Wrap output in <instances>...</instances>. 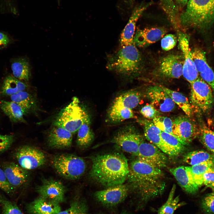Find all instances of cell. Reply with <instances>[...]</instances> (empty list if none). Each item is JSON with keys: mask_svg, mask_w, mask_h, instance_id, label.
Masks as SVG:
<instances>
[{"mask_svg": "<svg viewBox=\"0 0 214 214\" xmlns=\"http://www.w3.org/2000/svg\"><path fill=\"white\" fill-rule=\"evenodd\" d=\"M176 188V185L174 184L166 201L160 208L158 214H173L177 209L185 204L184 202H180L178 196L174 197Z\"/></svg>", "mask_w": 214, "mask_h": 214, "instance_id": "836d02e7", "label": "cell"}, {"mask_svg": "<svg viewBox=\"0 0 214 214\" xmlns=\"http://www.w3.org/2000/svg\"><path fill=\"white\" fill-rule=\"evenodd\" d=\"M188 0H180V4L182 6H184L187 3Z\"/></svg>", "mask_w": 214, "mask_h": 214, "instance_id": "f907efd6", "label": "cell"}, {"mask_svg": "<svg viewBox=\"0 0 214 214\" xmlns=\"http://www.w3.org/2000/svg\"><path fill=\"white\" fill-rule=\"evenodd\" d=\"M178 22L185 28L202 31L209 29L214 23V0H189Z\"/></svg>", "mask_w": 214, "mask_h": 214, "instance_id": "3957f363", "label": "cell"}, {"mask_svg": "<svg viewBox=\"0 0 214 214\" xmlns=\"http://www.w3.org/2000/svg\"><path fill=\"white\" fill-rule=\"evenodd\" d=\"M183 160L191 166L206 162L214 163V155L204 150H197L186 153L184 156Z\"/></svg>", "mask_w": 214, "mask_h": 214, "instance_id": "4dcf8cb0", "label": "cell"}, {"mask_svg": "<svg viewBox=\"0 0 214 214\" xmlns=\"http://www.w3.org/2000/svg\"><path fill=\"white\" fill-rule=\"evenodd\" d=\"M203 185L214 192V165L209 168L204 174Z\"/></svg>", "mask_w": 214, "mask_h": 214, "instance_id": "7dc6e473", "label": "cell"}, {"mask_svg": "<svg viewBox=\"0 0 214 214\" xmlns=\"http://www.w3.org/2000/svg\"><path fill=\"white\" fill-rule=\"evenodd\" d=\"M143 138L133 126H125L114 134L110 142L115 144L123 151L137 157L139 147Z\"/></svg>", "mask_w": 214, "mask_h": 214, "instance_id": "ba28073f", "label": "cell"}, {"mask_svg": "<svg viewBox=\"0 0 214 214\" xmlns=\"http://www.w3.org/2000/svg\"><path fill=\"white\" fill-rule=\"evenodd\" d=\"M139 122L143 126L146 138L165 153L169 155V151L160 136L161 130L153 122L147 119L140 120Z\"/></svg>", "mask_w": 214, "mask_h": 214, "instance_id": "603a6c76", "label": "cell"}, {"mask_svg": "<svg viewBox=\"0 0 214 214\" xmlns=\"http://www.w3.org/2000/svg\"><path fill=\"white\" fill-rule=\"evenodd\" d=\"M152 122L161 131L174 136L172 132L173 121L169 118L159 116L153 119Z\"/></svg>", "mask_w": 214, "mask_h": 214, "instance_id": "60d3db41", "label": "cell"}, {"mask_svg": "<svg viewBox=\"0 0 214 214\" xmlns=\"http://www.w3.org/2000/svg\"><path fill=\"white\" fill-rule=\"evenodd\" d=\"M110 57L107 68L125 77H130L140 70L141 59L140 52L133 43L122 46Z\"/></svg>", "mask_w": 214, "mask_h": 214, "instance_id": "277c9868", "label": "cell"}, {"mask_svg": "<svg viewBox=\"0 0 214 214\" xmlns=\"http://www.w3.org/2000/svg\"><path fill=\"white\" fill-rule=\"evenodd\" d=\"M214 165L212 162H206L188 166L193 179L199 188L203 185V177L207 170Z\"/></svg>", "mask_w": 214, "mask_h": 214, "instance_id": "e575fe53", "label": "cell"}, {"mask_svg": "<svg viewBox=\"0 0 214 214\" xmlns=\"http://www.w3.org/2000/svg\"><path fill=\"white\" fill-rule=\"evenodd\" d=\"M177 40V38L175 34H169L166 35L161 40L162 48L166 51L172 49L176 45Z\"/></svg>", "mask_w": 214, "mask_h": 214, "instance_id": "7bdbcfd3", "label": "cell"}, {"mask_svg": "<svg viewBox=\"0 0 214 214\" xmlns=\"http://www.w3.org/2000/svg\"><path fill=\"white\" fill-rule=\"evenodd\" d=\"M187 116H180L173 121L172 132L185 145L199 136L200 128Z\"/></svg>", "mask_w": 214, "mask_h": 214, "instance_id": "30bf717a", "label": "cell"}, {"mask_svg": "<svg viewBox=\"0 0 214 214\" xmlns=\"http://www.w3.org/2000/svg\"><path fill=\"white\" fill-rule=\"evenodd\" d=\"M199 136L201 143L214 155V132L203 125L200 128Z\"/></svg>", "mask_w": 214, "mask_h": 214, "instance_id": "d590c367", "label": "cell"}, {"mask_svg": "<svg viewBox=\"0 0 214 214\" xmlns=\"http://www.w3.org/2000/svg\"><path fill=\"white\" fill-rule=\"evenodd\" d=\"M14 140L15 136L13 135L0 134V154L9 149Z\"/></svg>", "mask_w": 214, "mask_h": 214, "instance_id": "f6af8a7d", "label": "cell"}, {"mask_svg": "<svg viewBox=\"0 0 214 214\" xmlns=\"http://www.w3.org/2000/svg\"><path fill=\"white\" fill-rule=\"evenodd\" d=\"M27 85L13 76L8 75L4 81L1 88L2 94L5 96L11 95L24 91Z\"/></svg>", "mask_w": 214, "mask_h": 214, "instance_id": "f1b7e54d", "label": "cell"}, {"mask_svg": "<svg viewBox=\"0 0 214 214\" xmlns=\"http://www.w3.org/2000/svg\"><path fill=\"white\" fill-rule=\"evenodd\" d=\"M129 189L128 186L123 183L97 191L94 196L102 204L107 207H113L120 204L125 199Z\"/></svg>", "mask_w": 214, "mask_h": 214, "instance_id": "7c38bea8", "label": "cell"}, {"mask_svg": "<svg viewBox=\"0 0 214 214\" xmlns=\"http://www.w3.org/2000/svg\"><path fill=\"white\" fill-rule=\"evenodd\" d=\"M89 115L86 112L81 125L78 131L76 143L81 148L89 147L94 139V134L90 127Z\"/></svg>", "mask_w": 214, "mask_h": 214, "instance_id": "cb8c5ba5", "label": "cell"}, {"mask_svg": "<svg viewBox=\"0 0 214 214\" xmlns=\"http://www.w3.org/2000/svg\"><path fill=\"white\" fill-rule=\"evenodd\" d=\"M9 42L8 36L5 34L0 32V49L5 48Z\"/></svg>", "mask_w": 214, "mask_h": 214, "instance_id": "681fc988", "label": "cell"}, {"mask_svg": "<svg viewBox=\"0 0 214 214\" xmlns=\"http://www.w3.org/2000/svg\"><path fill=\"white\" fill-rule=\"evenodd\" d=\"M152 4L150 2L141 4L134 9L121 34L120 43L122 46L133 43L136 23L142 13Z\"/></svg>", "mask_w": 214, "mask_h": 214, "instance_id": "d6986e66", "label": "cell"}, {"mask_svg": "<svg viewBox=\"0 0 214 214\" xmlns=\"http://www.w3.org/2000/svg\"><path fill=\"white\" fill-rule=\"evenodd\" d=\"M0 189L10 196L14 195L17 191L9 182L1 167H0Z\"/></svg>", "mask_w": 214, "mask_h": 214, "instance_id": "b9f144b4", "label": "cell"}, {"mask_svg": "<svg viewBox=\"0 0 214 214\" xmlns=\"http://www.w3.org/2000/svg\"><path fill=\"white\" fill-rule=\"evenodd\" d=\"M191 85V100L192 104L203 113L209 111L214 104L210 86L200 77H198Z\"/></svg>", "mask_w": 214, "mask_h": 214, "instance_id": "52a82bcc", "label": "cell"}, {"mask_svg": "<svg viewBox=\"0 0 214 214\" xmlns=\"http://www.w3.org/2000/svg\"><path fill=\"white\" fill-rule=\"evenodd\" d=\"M129 166L127 179L131 188L146 202L160 194L164 189V174L160 169L138 158Z\"/></svg>", "mask_w": 214, "mask_h": 214, "instance_id": "6da1fadb", "label": "cell"}, {"mask_svg": "<svg viewBox=\"0 0 214 214\" xmlns=\"http://www.w3.org/2000/svg\"><path fill=\"white\" fill-rule=\"evenodd\" d=\"M120 214H128L126 211H123Z\"/></svg>", "mask_w": 214, "mask_h": 214, "instance_id": "816d5d0a", "label": "cell"}, {"mask_svg": "<svg viewBox=\"0 0 214 214\" xmlns=\"http://www.w3.org/2000/svg\"><path fill=\"white\" fill-rule=\"evenodd\" d=\"M169 171L182 188L186 193L193 194L198 191L199 187L195 182L188 166H179L171 168Z\"/></svg>", "mask_w": 214, "mask_h": 214, "instance_id": "ffe728a7", "label": "cell"}, {"mask_svg": "<svg viewBox=\"0 0 214 214\" xmlns=\"http://www.w3.org/2000/svg\"><path fill=\"white\" fill-rule=\"evenodd\" d=\"M167 32L166 29L161 27L139 30L134 35L133 43L136 46L146 47L158 41Z\"/></svg>", "mask_w": 214, "mask_h": 214, "instance_id": "ac0fdd59", "label": "cell"}, {"mask_svg": "<svg viewBox=\"0 0 214 214\" xmlns=\"http://www.w3.org/2000/svg\"><path fill=\"white\" fill-rule=\"evenodd\" d=\"M72 133L64 128L57 126L50 131L48 138L49 146L54 148L64 149L70 147L72 144Z\"/></svg>", "mask_w": 214, "mask_h": 214, "instance_id": "44dd1931", "label": "cell"}, {"mask_svg": "<svg viewBox=\"0 0 214 214\" xmlns=\"http://www.w3.org/2000/svg\"><path fill=\"white\" fill-rule=\"evenodd\" d=\"M86 112L78 98L74 97L70 103L59 112L53 124L63 128L72 134L75 133L81 125Z\"/></svg>", "mask_w": 214, "mask_h": 214, "instance_id": "5b68a950", "label": "cell"}, {"mask_svg": "<svg viewBox=\"0 0 214 214\" xmlns=\"http://www.w3.org/2000/svg\"><path fill=\"white\" fill-rule=\"evenodd\" d=\"M92 164L89 175L94 181L106 187L123 184L127 179L129 166L125 157L118 152L90 157Z\"/></svg>", "mask_w": 214, "mask_h": 214, "instance_id": "7a4b0ae2", "label": "cell"}, {"mask_svg": "<svg viewBox=\"0 0 214 214\" xmlns=\"http://www.w3.org/2000/svg\"><path fill=\"white\" fill-rule=\"evenodd\" d=\"M202 206L207 213L214 214V192L209 193L203 198Z\"/></svg>", "mask_w": 214, "mask_h": 214, "instance_id": "ee69618b", "label": "cell"}, {"mask_svg": "<svg viewBox=\"0 0 214 214\" xmlns=\"http://www.w3.org/2000/svg\"><path fill=\"white\" fill-rule=\"evenodd\" d=\"M135 117L132 109L121 107L111 106L108 114V119L112 123L120 122Z\"/></svg>", "mask_w": 214, "mask_h": 214, "instance_id": "1f68e13d", "label": "cell"}, {"mask_svg": "<svg viewBox=\"0 0 214 214\" xmlns=\"http://www.w3.org/2000/svg\"><path fill=\"white\" fill-rule=\"evenodd\" d=\"M164 153L154 144L143 141L139 147L137 157L139 159L161 169L165 167L167 163Z\"/></svg>", "mask_w": 214, "mask_h": 214, "instance_id": "4fadbf2b", "label": "cell"}, {"mask_svg": "<svg viewBox=\"0 0 214 214\" xmlns=\"http://www.w3.org/2000/svg\"><path fill=\"white\" fill-rule=\"evenodd\" d=\"M65 190L62 182L52 179L44 180L36 188L40 196L59 203L65 201Z\"/></svg>", "mask_w": 214, "mask_h": 214, "instance_id": "9a60e30c", "label": "cell"}, {"mask_svg": "<svg viewBox=\"0 0 214 214\" xmlns=\"http://www.w3.org/2000/svg\"><path fill=\"white\" fill-rule=\"evenodd\" d=\"M141 97L140 92L136 89H131L116 97L111 106L121 107L132 110L139 105Z\"/></svg>", "mask_w": 214, "mask_h": 214, "instance_id": "d4e9b609", "label": "cell"}, {"mask_svg": "<svg viewBox=\"0 0 214 214\" xmlns=\"http://www.w3.org/2000/svg\"><path fill=\"white\" fill-rule=\"evenodd\" d=\"M199 74L200 77L210 86L214 92V72L211 68L209 66Z\"/></svg>", "mask_w": 214, "mask_h": 214, "instance_id": "c3c4849f", "label": "cell"}, {"mask_svg": "<svg viewBox=\"0 0 214 214\" xmlns=\"http://www.w3.org/2000/svg\"><path fill=\"white\" fill-rule=\"evenodd\" d=\"M0 204L1 214H23L14 203L7 199L0 192Z\"/></svg>", "mask_w": 214, "mask_h": 214, "instance_id": "ab89813d", "label": "cell"}, {"mask_svg": "<svg viewBox=\"0 0 214 214\" xmlns=\"http://www.w3.org/2000/svg\"><path fill=\"white\" fill-rule=\"evenodd\" d=\"M11 69L14 77L21 81H28L31 75V67L26 59L21 58L15 60Z\"/></svg>", "mask_w": 214, "mask_h": 214, "instance_id": "83f0119b", "label": "cell"}, {"mask_svg": "<svg viewBox=\"0 0 214 214\" xmlns=\"http://www.w3.org/2000/svg\"><path fill=\"white\" fill-rule=\"evenodd\" d=\"M10 96L11 101L20 106L24 111L25 114L37 108L35 100L31 94L26 92L21 91Z\"/></svg>", "mask_w": 214, "mask_h": 214, "instance_id": "4316f807", "label": "cell"}, {"mask_svg": "<svg viewBox=\"0 0 214 214\" xmlns=\"http://www.w3.org/2000/svg\"><path fill=\"white\" fill-rule=\"evenodd\" d=\"M183 62V56L168 55L161 60L158 72L161 75L166 78H179L182 75Z\"/></svg>", "mask_w": 214, "mask_h": 214, "instance_id": "2e32d148", "label": "cell"}, {"mask_svg": "<svg viewBox=\"0 0 214 214\" xmlns=\"http://www.w3.org/2000/svg\"><path fill=\"white\" fill-rule=\"evenodd\" d=\"M191 56L196 69L199 74L209 66L207 62L204 52L199 48H195L191 50Z\"/></svg>", "mask_w": 214, "mask_h": 214, "instance_id": "74e56055", "label": "cell"}, {"mask_svg": "<svg viewBox=\"0 0 214 214\" xmlns=\"http://www.w3.org/2000/svg\"><path fill=\"white\" fill-rule=\"evenodd\" d=\"M179 45L183 54L184 62L182 75L191 84L198 77L197 71L192 59L189 47V37L187 34L179 30L177 31Z\"/></svg>", "mask_w": 214, "mask_h": 214, "instance_id": "8fae6325", "label": "cell"}, {"mask_svg": "<svg viewBox=\"0 0 214 214\" xmlns=\"http://www.w3.org/2000/svg\"><path fill=\"white\" fill-rule=\"evenodd\" d=\"M88 210V205L85 201L78 198L72 202L69 207L57 214H87Z\"/></svg>", "mask_w": 214, "mask_h": 214, "instance_id": "f35d334b", "label": "cell"}, {"mask_svg": "<svg viewBox=\"0 0 214 214\" xmlns=\"http://www.w3.org/2000/svg\"><path fill=\"white\" fill-rule=\"evenodd\" d=\"M160 135L169 151V155L176 156L184 151L185 145L175 136L162 131Z\"/></svg>", "mask_w": 214, "mask_h": 214, "instance_id": "f546056e", "label": "cell"}, {"mask_svg": "<svg viewBox=\"0 0 214 214\" xmlns=\"http://www.w3.org/2000/svg\"><path fill=\"white\" fill-rule=\"evenodd\" d=\"M160 1L163 8L166 13L173 26L177 31L179 30L177 17V10L174 1L173 0ZM176 1L180 3V0Z\"/></svg>", "mask_w": 214, "mask_h": 214, "instance_id": "8d00e7d4", "label": "cell"}, {"mask_svg": "<svg viewBox=\"0 0 214 214\" xmlns=\"http://www.w3.org/2000/svg\"><path fill=\"white\" fill-rule=\"evenodd\" d=\"M7 179L11 185L17 191L27 182L29 173L18 164L12 162H5L1 164Z\"/></svg>", "mask_w": 214, "mask_h": 214, "instance_id": "e0dca14e", "label": "cell"}, {"mask_svg": "<svg viewBox=\"0 0 214 214\" xmlns=\"http://www.w3.org/2000/svg\"><path fill=\"white\" fill-rule=\"evenodd\" d=\"M0 107L4 114L13 122H26L24 118L25 113L22 108L12 101L1 100Z\"/></svg>", "mask_w": 214, "mask_h": 214, "instance_id": "484cf974", "label": "cell"}, {"mask_svg": "<svg viewBox=\"0 0 214 214\" xmlns=\"http://www.w3.org/2000/svg\"><path fill=\"white\" fill-rule=\"evenodd\" d=\"M174 103L182 110L186 116L191 117L193 114V109L187 98L182 93L161 86Z\"/></svg>", "mask_w": 214, "mask_h": 214, "instance_id": "d6a6232c", "label": "cell"}, {"mask_svg": "<svg viewBox=\"0 0 214 214\" xmlns=\"http://www.w3.org/2000/svg\"><path fill=\"white\" fill-rule=\"evenodd\" d=\"M51 164L56 172L62 177L70 180L81 177L86 169V163L82 158L69 154L55 156Z\"/></svg>", "mask_w": 214, "mask_h": 214, "instance_id": "8992f818", "label": "cell"}, {"mask_svg": "<svg viewBox=\"0 0 214 214\" xmlns=\"http://www.w3.org/2000/svg\"><path fill=\"white\" fill-rule=\"evenodd\" d=\"M140 112L145 118L153 119L160 116V114L151 104L143 106L141 109Z\"/></svg>", "mask_w": 214, "mask_h": 214, "instance_id": "bcb514c9", "label": "cell"}, {"mask_svg": "<svg viewBox=\"0 0 214 214\" xmlns=\"http://www.w3.org/2000/svg\"><path fill=\"white\" fill-rule=\"evenodd\" d=\"M59 204L40 196L28 204L26 208L30 214H57L61 211Z\"/></svg>", "mask_w": 214, "mask_h": 214, "instance_id": "7402d4cb", "label": "cell"}, {"mask_svg": "<svg viewBox=\"0 0 214 214\" xmlns=\"http://www.w3.org/2000/svg\"><path fill=\"white\" fill-rule=\"evenodd\" d=\"M12 155L18 164L27 170L40 167L46 162L45 155L42 151L29 145H23L17 148L14 151Z\"/></svg>", "mask_w": 214, "mask_h": 214, "instance_id": "9c48e42d", "label": "cell"}, {"mask_svg": "<svg viewBox=\"0 0 214 214\" xmlns=\"http://www.w3.org/2000/svg\"><path fill=\"white\" fill-rule=\"evenodd\" d=\"M146 95L150 104L160 112H169L175 108V103L161 86H149Z\"/></svg>", "mask_w": 214, "mask_h": 214, "instance_id": "5bb4252c", "label": "cell"}]
</instances>
